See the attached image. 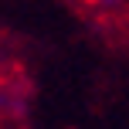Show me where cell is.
I'll return each mask as SVG.
<instances>
[{"label": "cell", "mask_w": 129, "mask_h": 129, "mask_svg": "<svg viewBox=\"0 0 129 129\" xmlns=\"http://www.w3.org/2000/svg\"><path fill=\"white\" fill-rule=\"evenodd\" d=\"M82 4H88L92 10H102V14H116V10H122L129 0H82Z\"/></svg>", "instance_id": "obj_1"}]
</instances>
